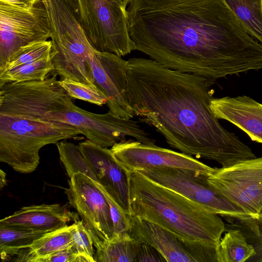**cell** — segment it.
<instances>
[{
	"label": "cell",
	"instance_id": "29",
	"mask_svg": "<svg viewBox=\"0 0 262 262\" xmlns=\"http://www.w3.org/2000/svg\"><path fill=\"white\" fill-rule=\"evenodd\" d=\"M37 262H81L72 246L59 250L37 260Z\"/></svg>",
	"mask_w": 262,
	"mask_h": 262
},
{
	"label": "cell",
	"instance_id": "32",
	"mask_svg": "<svg viewBox=\"0 0 262 262\" xmlns=\"http://www.w3.org/2000/svg\"><path fill=\"white\" fill-rule=\"evenodd\" d=\"M250 230L256 237H262V215H259L254 221Z\"/></svg>",
	"mask_w": 262,
	"mask_h": 262
},
{
	"label": "cell",
	"instance_id": "7",
	"mask_svg": "<svg viewBox=\"0 0 262 262\" xmlns=\"http://www.w3.org/2000/svg\"><path fill=\"white\" fill-rule=\"evenodd\" d=\"M137 172L229 221L236 220L247 227L253 221L242 209L210 186L208 175L176 167L149 168Z\"/></svg>",
	"mask_w": 262,
	"mask_h": 262
},
{
	"label": "cell",
	"instance_id": "33",
	"mask_svg": "<svg viewBox=\"0 0 262 262\" xmlns=\"http://www.w3.org/2000/svg\"><path fill=\"white\" fill-rule=\"evenodd\" d=\"M257 242L253 246L256 251V254L252 258V261L262 262V237H256Z\"/></svg>",
	"mask_w": 262,
	"mask_h": 262
},
{
	"label": "cell",
	"instance_id": "5",
	"mask_svg": "<svg viewBox=\"0 0 262 262\" xmlns=\"http://www.w3.org/2000/svg\"><path fill=\"white\" fill-rule=\"evenodd\" d=\"M73 103L60 85L57 75L43 80L9 82L0 86V115L54 122Z\"/></svg>",
	"mask_w": 262,
	"mask_h": 262
},
{
	"label": "cell",
	"instance_id": "23",
	"mask_svg": "<svg viewBox=\"0 0 262 262\" xmlns=\"http://www.w3.org/2000/svg\"><path fill=\"white\" fill-rule=\"evenodd\" d=\"M51 57L0 72V86L12 82L43 80L52 71Z\"/></svg>",
	"mask_w": 262,
	"mask_h": 262
},
{
	"label": "cell",
	"instance_id": "11",
	"mask_svg": "<svg viewBox=\"0 0 262 262\" xmlns=\"http://www.w3.org/2000/svg\"><path fill=\"white\" fill-rule=\"evenodd\" d=\"M56 118V122L72 125L88 140L105 148L111 147L115 143L125 139L126 137L134 138L145 144L155 143L148 134L138 125L137 121L119 118L110 111L104 114L93 113L72 103Z\"/></svg>",
	"mask_w": 262,
	"mask_h": 262
},
{
	"label": "cell",
	"instance_id": "15",
	"mask_svg": "<svg viewBox=\"0 0 262 262\" xmlns=\"http://www.w3.org/2000/svg\"><path fill=\"white\" fill-rule=\"evenodd\" d=\"M78 147L97 182L105 189L122 211L132 214L129 173L117 161L111 149L86 139Z\"/></svg>",
	"mask_w": 262,
	"mask_h": 262
},
{
	"label": "cell",
	"instance_id": "20",
	"mask_svg": "<svg viewBox=\"0 0 262 262\" xmlns=\"http://www.w3.org/2000/svg\"><path fill=\"white\" fill-rule=\"evenodd\" d=\"M247 32L262 45V0H221Z\"/></svg>",
	"mask_w": 262,
	"mask_h": 262
},
{
	"label": "cell",
	"instance_id": "22",
	"mask_svg": "<svg viewBox=\"0 0 262 262\" xmlns=\"http://www.w3.org/2000/svg\"><path fill=\"white\" fill-rule=\"evenodd\" d=\"M48 232L0 227V252L2 259L17 255L29 248L37 239Z\"/></svg>",
	"mask_w": 262,
	"mask_h": 262
},
{
	"label": "cell",
	"instance_id": "10",
	"mask_svg": "<svg viewBox=\"0 0 262 262\" xmlns=\"http://www.w3.org/2000/svg\"><path fill=\"white\" fill-rule=\"evenodd\" d=\"M129 224L130 237L151 246L167 262H218V246L184 238L133 214Z\"/></svg>",
	"mask_w": 262,
	"mask_h": 262
},
{
	"label": "cell",
	"instance_id": "18",
	"mask_svg": "<svg viewBox=\"0 0 262 262\" xmlns=\"http://www.w3.org/2000/svg\"><path fill=\"white\" fill-rule=\"evenodd\" d=\"M90 232L96 248L95 262H136L139 242L133 239L128 233L105 241Z\"/></svg>",
	"mask_w": 262,
	"mask_h": 262
},
{
	"label": "cell",
	"instance_id": "25",
	"mask_svg": "<svg viewBox=\"0 0 262 262\" xmlns=\"http://www.w3.org/2000/svg\"><path fill=\"white\" fill-rule=\"evenodd\" d=\"M51 40L34 42L22 47L14 54L6 66L0 72L51 57Z\"/></svg>",
	"mask_w": 262,
	"mask_h": 262
},
{
	"label": "cell",
	"instance_id": "6",
	"mask_svg": "<svg viewBox=\"0 0 262 262\" xmlns=\"http://www.w3.org/2000/svg\"><path fill=\"white\" fill-rule=\"evenodd\" d=\"M81 26L96 51L123 56L136 50L126 9L115 0H76Z\"/></svg>",
	"mask_w": 262,
	"mask_h": 262
},
{
	"label": "cell",
	"instance_id": "1",
	"mask_svg": "<svg viewBox=\"0 0 262 262\" xmlns=\"http://www.w3.org/2000/svg\"><path fill=\"white\" fill-rule=\"evenodd\" d=\"M136 50L161 64L215 80L262 69V45L221 0H132Z\"/></svg>",
	"mask_w": 262,
	"mask_h": 262
},
{
	"label": "cell",
	"instance_id": "31",
	"mask_svg": "<svg viewBox=\"0 0 262 262\" xmlns=\"http://www.w3.org/2000/svg\"><path fill=\"white\" fill-rule=\"evenodd\" d=\"M38 0H0V3L18 8L28 9L32 8Z\"/></svg>",
	"mask_w": 262,
	"mask_h": 262
},
{
	"label": "cell",
	"instance_id": "2",
	"mask_svg": "<svg viewBox=\"0 0 262 262\" xmlns=\"http://www.w3.org/2000/svg\"><path fill=\"white\" fill-rule=\"evenodd\" d=\"M127 62L135 116L154 127L171 147L222 167L256 157L211 110L215 79L169 69L151 58L134 57Z\"/></svg>",
	"mask_w": 262,
	"mask_h": 262
},
{
	"label": "cell",
	"instance_id": "17",
	"mask_svg": "<svg viewBox=\"0 0 262 262\" xmlns=\"http://www.w3.org/2000/svg\"><path fill=\"white\" fill-rule=\"evenodd\" d=\"M218 119L228 121L262 143V104L249 96L213 98L210 105Z\"/></svg>",
	"mask_w": 262,
	"mask_h": 262
},
{
	"label": "cell",
	"instance_id": "14",
	"mask_svg": "<svg viewBox=\"0 0 262 262\" xmlns=\"http://www.w3.org/2000/svg\"><path fill=\"white\" fill-rule=\"evenodd\" d=\"M89 62L94 84L106 96L109 111L119 118L132 119L135 115L128 96L127 60L114 53L95 50Z\"/></svg>",
	"mask_w": 262,
	"mask_h": 262
},
{
	"label": "cell",
	"instance_id": "21",
	"mask_svg": "<svg viewBox=\"0 0 262 262\" xmlns=\"http://www.w3.org/2000/svg\"><path fill=\"white\" fill-rule=\"evenodd\" d=\"M256 254L254 247L249 244L239 229L228 230L217 247L218 262H244Z\"/></svg>",
	"mask_w": 262,
	"mask_h": 262
},
{
	"label": "cell",
	"instance_id": "26",
	"mask_svg": "<svg viewBox=\"0 0 262 262\" xmlns=\"http://www.w3.org/2000/svg\"><path fill=\"white\" fill-rule=\"evenodd\" d=\"M60 85L72 98L83 100L98 106L106 104L107 98L94 84L80 82L69 79H60Z\"/></svg>",
	"mask_w": 262,
	"mask_h": 262
},
{
	"label": "cell",
	"instance_id": "12",
	"mask_svg": "<svg viewBox=\"0 0 262 262\" xmlns=\"http://www.w3.org/2000/svg\"><path fill=\"white\" fill-rule=\"evenodd\" d=\"M110 149L117 161L130 173L149 168L176 167L209 176L215 169L192 156L134 139L123 140Z\"/></svg>",
	"mask_w": 262,
	"mask_h": 262
},
{
	"label": "cell",
	"instance_id": "30",
	"mask_svg": "<svg viewBox=\"0 0 262 262\" xmlns=\"http://www.w3.org/2000/svg\"><path fill=\"white\" fill-rule=\"evenodd\" d=\"M166 261L164 257L151 246L139 242V247L136 262Z\"/></svg>",
	"mask_w": 262,
	"mask_h": 262
},
{
	"label": "cell",
	"instance_id": "36",
	"mask_svg": "<svg viewBox=\"0 0 262 262\" xmlns=\"http://www.w3.org/2000/svg\"><path fill=\"white\" fill-rule=\"evenodd\" d=\"M259 215H262V210L261 211V212H260V213Z\"/></svg>",
	"mask_w": 262,
	"mask_h": 262
},
{
	"label": "cell",
	"instance_id": "9",
	"mask_svg": "<svg viewBox=\"0 0 262 262\" xmlns=\"http://www.w3.org/2000/svg\"><path fill=\"white\" fill-rule=\"evenodd\" d=\"M50 36L49 16L42 0L28 9L0 3V71L21 47L48 40Z\"/></svg>",
	"mask_w": 262,
	"mask_h": 262
},
{
	"label": "cell",
	"instance_id": "4",
	"mask_svg": "<svg viewBox=\"0 0 262 262\" xmlns=\"http://www.w3.org/2000/svg\"><path fill=\"white\" fill-rule=\"evenodd\" d=\"M79 134L66 123L0 115V161L19 173H31L39 164V151L43 147Z\"/></svg>",
	"mask_w": 262,
	"mask_h": 262
},
{
	"label": "cell",
	"instance_id": "19",
	"mask_svg": "<svg viewBox=\"0 0 262 262\" xmlns=\"http://www.w3.org/2000/svg\"><path fill=\"white\" fill-rule=\"evenodd\" d=\"M72 226L46 233L29 248L20 251L16 261L37 262L40 258L72 246Z\"/></svg>",
	"mask_w": 262,
	"mask_h": 262
},
{
	"label": "cell",
	"instance_id": "16",
	"mask_svg": "<svg viewBox=\"0 0 262 262\" xmlns=\"http://www.w3.org/2000/svg\"><path fill=\"white\" fill-rule=\"evenodd\" d=\"M78 220L77 214L60 204L24 206L0 221V227L50 232Z\"/></svg>",
	"mask_w": 262,
	"mask_h": 262
},
{
	"label": "cell",
	"instance_id": "24",
	"mask_svg": "<svg viewBox=\"0 0 262 262\" xmlns=\"http://www.w3.org/2000/svg\"><path fill=\"white\" fill-rule=\"evenodd\" d=\"M60 161L70 178L75 173H81L96 182L97 179L82 154L78 145L62 140L56 143Z\"/></svg>",
	"mask_w": 262,
	"mask_h": 262
},
{
	"label": "cell",
	"instance_id": "35",
	"mask_svg": "<svg viewBox=\"0 0 262 262\" xmlns=\"http://www.w3.org/2000/svg\"><path fill=\"white\" fill-rule=\"evenodd\" d=\"M119 4H120L121 6L124 8L126 9V7L128 5L129 3L132 0H115Z\"/></svg>",
	"mask_w": 262,
	"mask_h": 262
},
{
	"label": "cell",
	"instance_id": "27",
	"mask_svg": "<svg viewBox=\"0 0 262 262\" xmlns=\"http://www.w3.org/2000/svg\"><path fill=\"white\" fill-rule=\"evenodd\" d=\"M72 225V247L81 262H95L93 242L89 229L82 221L78 220Z\"/></svg>",
	"mask_w": 262,
	"mask_h": 262
},
{
	"label": "cell",
	"instance_id": "34",
	"mask_svg": "<svg viewBox=\"0 0 262 262\" xmlns=\"http://www.w3.org/2000/svg\"><path fill=\"white\" fill-rule=\"evenodd\" d=\"M6 173L3 171L2 169L0 170V187L1 189H2L3 187H4L6 184Z\"/></svg>",
	"mask_w": 262,
	"mask_h": 262
},
{
	"label": "cell",
	"instance_id": "3",
	"mask_svg": "<svg viewBox=\"0 0 262 262\" xmlns=\"http://www.w3.org/2000/svg\"><path fill=\"white\" fill-rule=\"evenodd\" d=\"M130 200L132 214L184 238L218 246L225 230L219 215L138 172L130 175Z\"/></svg>",
	"mask_w": 262,
	"mask_h": 262
},
{
	"label": "cell",
	"instance_id": "13",
	"mask_svg": "<svg viewBox=\"0 0 262 262\" xmlns=\"http://www.w3.org/2000/svg\"><path fill=\"white\" fill-rule=\"evenodd\" d=\"M70 179L66 190L70 204L90 232L102 240H111L114 225L110 208L97 183L81 173H75Z\"/></svg>",
	"mask_w": 262,
	"mask_h": 262
},
{
	"label": "cell",
	"instance_id": "8",
	"mask_svg": "<svg viewBox=\"0 0 262 262\" xmlns=\"http://www.w3.org/2000/svg\"><path fill=\"white\" fill-rule=\"evenodd\" d=\"M215 191L242 209L253 221L262 210V157L215 168L207 178Z\"/></svg>",
	"mask_w": 262,
	"mask_h": 262
},
{
	"label": "cell",
	"instance_id": "28",
	"mask_svg": "<svg viewBox=\"0 0 262 262\" xmlns=\"http://www.w3.org/2000/svg\"><path fill=\"white\" fill-rule=\"evenodd\" d=\"M97 183L104 193L110 206L111 217L114 225V235L113 237L120 236L127 234L129 227V215L124 213L103 186L98 182Z\"/></svg>",
	"mask_w": 262,
	"mask_h": 262
}]
</instances>
